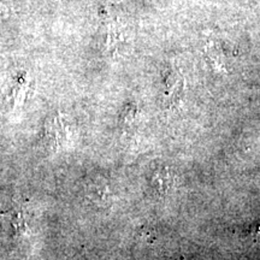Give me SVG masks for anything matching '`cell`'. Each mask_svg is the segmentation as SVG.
<instances>
[{"mask_svg": "<svg viewBox=\"0 0 260 260\" xmlns=\"http://www.w3.org/2000/svg\"><path fill=\"white\" fill-rule=\"evenodd\" d=\"M5 217L11 225L12 233L17 239H24L30 235V226L24 216V211L21 206H15L11 210L6 211Z\"/></svg>", "mask_w": 260, "mask_h": 260, "instance_id": "cell-3", "label": "cell"}, {"mask_svg": "<svg viewBox=\"0 0 260 260\" xmlns=\"http://www.w3.org/2000/svg\"><path fill=\"white\" fill-rule=\"evenodd\" d=\"M205 52H206L207 57L212 64L213 69L217 73L225 74V60H224V54L222 50H220L219 44L216 40H210L207 41L206 46H205Z\"/></svg>", "mask_w": 260, "mask_h": 260, "instance_id": "cell-6", "label": "cell"}, {"mask_svg": "<svg viewBox=\"0 0 260 260\" xmlns=\"http://www.w3.org/2000/svg\"><path fill=\"white\" fill-rule=\"evenodd\" d=\"M71 141V126L67 117L56 113L47 119L44 130V142L48 151L57 153L69 146Z\"/></svg>", "mask_w": 260, "mask_h": 260, "instance_id": "cell-1", "label": "cell"}, {"mask_svg": "<svg viewBox=\"0 0 260 260\" xmlns=\"http://www.w3.org/2000/svg\"><path fill=\"white\" fill-rule=\"evenodd\" d=\"M136 115H138V109L134 104H129V105L125 106L124 111L122 113L121 123L124 128H129V126L133 125V123L135 122Z\"/></svg>", "mask_w": 260, "mask_h": 260, "instance_id": "cell-7", "label": "cell"}, {"mask_svg": "<svg viewBox=\"0 0 260 260\" xmlns=\"http://www.w3.org/2000/svg\"><path fill=\"white\" fill-rule=\"evenodd\" d=\"M152 187L159 197H167L169 190L174 186L175 176L168 167H159L152 172Z\"/></svg>", "mask_w": 260, "mask_h": 260, "instance_id": "cell-4", "label": "cell"}, {"mask_svg": "<svg viewBox=\"0 0 260 260\" xmlns=\"http://www.w3.org/2000/svg\"><path fill=\"white\" fill-rule=\"evenodd\" d=\"M184 92V77L177 68H170L164 79L162 102L167 107H175L181 102Z\"/></svg>", "mask_w": 260, "mask_h": 260, "instance_id": "cell-2", "label": "cell"}, {"mask_svg": "<svg viewBox=\"0 0 260 260\" xmlns=\"http://www.w3.org/2000/svg\"><path fill=\"white\" fill-rule=\"evenodd\" d=\"M110 188L105 182H92L87 188V197L89 201L98 206L105 207L110 203Z\"/></svg>", "mask_w": 260, "mask_h": 260, "instance_id": "cell-5", "label": "cell"}]
</instances>
